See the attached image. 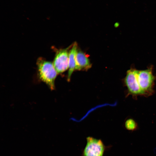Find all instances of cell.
Wrapping results in <instances>:
<instances>
[{
  "instance_id": "obj_1",
  "label": "cell",
  "mask_w": 156,
  "mask_h": 156,
  "mask_svg": "<svg viewBox=\"0 0 156 156\" xmlns=\"http://www.w3.org/2000/svg\"><path fill=\"white\" fill-rule=\"evenodd\" d=\"M37 64L40 79L45 83L51 90L55 89V81L57 73L53 63L42 57L37 60Z\"/></svg>"
},
{
  "instance_id": "obj_2",
  "label": "cell",
  "mask_w": 156,
  "mask_h": 156,
  "mask_svg": "<svg viewBox=\"0 0 156 156\" xmlns=\"http://www.w3.org/2000/svg\"><path fill=\"white\" fill-rule=\"evenodd\" d=\"M86 140L81 156H104L105 151L111 147L105 146L101 139L93 137L88 136Z\"/></svg>"
},
{
  "instance_id": "obj_3",
  "label": "cell",
  "mask_w": 156,
  "mask_h": 156,
  "mask_svg": "<svg viewBox=\"0 0 156 156\" xmlns=\"http://www.w3.org/2000/svg\"><path fill=\"white\" fill-rule=\"evenodd\" d=\"M70 46L65 49L56 50L53 64L57 73H63L68 68V50Z\"/></svg>"
},
{
  "instance_id": "obj_4",
  "label": "cell",
  "mask_w": 156,
  "mask_h": 156,
  "mask_svg": "<svg viewBox=\"0 0 156 156\" xmlns=\"http://www.w3.org/2000/svg\"><path fill=\"white\" fill-rule=\"evenodd\" d=\"M138 79L140 87L144 94L152 92L154 77L151 68L138 70Z\"/></svg>"
},
{
  "instance_id": "obj_5",
  "label": "cell",
  "mask_w": 156,
  "mask_h": 156,
  "mask_svg": "<svg viewBox=\"0 0 156 156\" xmlns=\"http://www.w3.org/2000/svg\"><path fill=\"white\" fill-rule=\"evenodd\" d=\"M138 71L134 69L128 70L125 79V82L129 91L134 95L144 94L138 82Z\"/></svg>"
},
{
  "instance_id": "obj_6",
  "label": "cell",
  "mask_w": 156,
  "mask_h": 156,
  "mask_svg": "<svg viewBox=\"0 0 156 156\" xmlns=\"http://www.w3.org/2000/svg\"><path fill=\"white\" fill-rule=\"evenodd\" d=\"M91 66V64L87 55L81 50L78 49L76 56L75 70H87Z\"/></svg>"
},
{
  "instance_id": "obj_7",
  "label": "cell",
  "mask_w": 156,
  "mask_h": 156,
  "mask_svg": "<svg viewBox=\"0 0 156 156\" xmlns=\"http://www.w3.org/2000/svg\"><path fill=\"white\" fill-rule=\"evenodd\" d=\"M78 45L75 42L72 45V47L69 51L68 58V71L67 81H70L71 75L75 70L76 67V56L78 50Z\"/></svg>"
},
{
  "instance_id": "obj_8",
  "label": "cell",
  "mask_w": 156,
  "mask_h": 156,
  "mask_svg": "<svg viewBox=\"0 0 156 156\" xmlns=\"http://www.w3.org/2000/svg\"><path fill=\"white\" fill-rule=\"evenodd\" d=\"M125 128L127 130L133 131L138 129V125L135 121L132 119H128L125 122Z\"/></svg>"
}]
</instances>
